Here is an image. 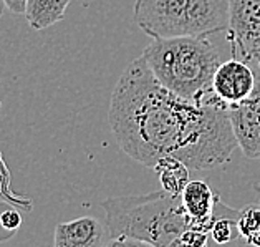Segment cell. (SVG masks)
Wrapping results in <instances>:
<instances>
[{
	"label": "cell",
	"instance_id": "1",
	"mask_svg": "<svg viewBox=\"0 0 260 247\" xmlns=\"http://www.w3.org/2000/svg\"><path fill=\"white\" fill-rule=\"evenodd\" d=\"M108 121L119 148L149 168L176 158L192 171L214 169L229 163L239 146L224 105L194 103L171 93L143 56L119 75Z\"/></svg>",
	"mask_w": 260,
	"mask_h": 247
},
{
	"label": "cell",
	"instance_id": "2",
	"mask_svg": "<svg viewBox=\"0 0 260 247\" xmlns=\"http://www.w3.org/2000/svg\"><path fill=\"white\" fill-rule=\"evenodd\" d=\"M141 56L171 93L194 103H220L212 93L220 56L207 37L153 39Z\"/></svg>",
	"mask_w": 260,
	"mask_h": 247
},
{
	"label": "cell",
	"instance_id": "3",
	"mask_svg": "<svg viewBox=\"0 0 260 247\" xmlns=\"http://www.w3.org/2000/svg\"><path fill=\"white\" fill-rule=\"evenodd\" d=\"M101 206L105 207L110 239L131 237L156 247H169L189 229L181 196L162 189L146 196L110 198Z\"/></svg>",
	"mask_w": 260,
	"mask_h": 247
},
{
	"label": "cell",
	"instance_id": "4",
	"mask_svg": "<svg viewBox=\"0 0 260 247\" xmlns=\"http://www.w3.org/2000/svg\"><path fill=\"white\" fill-rule=\"evenodd\" d=\"M133 18L153 39L211 37L229 27V0H136Z\"/></svg>",
	"mask_w": 260,
	"mask_h": 247
},
{
	"label": "cell",
	"instance_id": "5",
	"mask_svg": "<svg viewBox=\"0 0 260 247\" xmlns=\"http://www.w3.org/2000/svg\"><path fill=\"white\" fill-rule=\"evenodd\" d=\"M227 42L232 58L250 61L260 55V0H229Z\"/></svg>",
	"mask_w": 260,
	"mask_h": 247
},
{
	"label": "cell",
	"instance_id": "6",
	"mask_svg": "<svg viewBox=\"0 0 260 247\" xmlns=\"http://www.w3.org/2000/svg\"><path fill=\"white\" fill-rule=\"evenodd\" d=\"M249 63L255 72V88L245 101L229 108V118L242 153L260 160V55Z\"/></svg>",
	"mask_w": 260,
	"mask_h": 247
},
{
	"label": "cell",
	"instance_id": "7",
	"mask_svg": "<svg viewBox=\"0 0 260 247\" xmlns=\"http://www.w3.org/2000/svg\"><path fill=\"white\" fill-rule=\"evenodd\" d=\"M255 88V72L249 61L231 58L217 67L212 78V93L227 110L250 97Z\"/></svg>",
	"mask_w": 260,
	"mask_h": 247
},
{
	"label": "cell",
	"instance_id": "8",
	"mask_svg": "<svg viewBox=\"0 0 260 247\" xmlns=\"http://www.w3.org/2000/svg\"><path fill=\"white\" fill-rule=\"evenodd\" d=\"M219 196L206 181H189L181 194L184 212L189 219V229L211 232L214 224V209Z\"/></svg>",
	"mask_w": 260,
	"mask_h": 247
},
{
	"label": "cell",
	"instance_id": "9",
	"mask_svg": "<svg viewBox=\"0 0 260 247\" xmlns=\"http://www.w3.org/2000/svg\"><path fill=\"white\" fill-rule=\"evenodd\" d=\"M110 234L94 218H80L55 227V247H106Z\"/></svg>",
	"mask_w": 260,
	"mask_h": 247
},
{
	"label": "cell",
	"instance_id": "10",
	"mask_svg": "<svg viewBox=\"0 0 260 247\" xmlns=\"http://www.w3.org/2000/svg\"><path fill=\"white\" fill-rule=\"evenodd\" d=\"M72 0H27L25 18L34 30H45L65 18Z\"/></svg>",
	"mask_w": 260,
	"mask_h": 247
},
{
	"label": "cell",
	"instance_id": "11",
	"mask_svg": "<svg viewBox=\"0 0 260 247\" xmlns=\"http://www.w3.org/2000/svg\"><path fill=\"white\" fill-rule=\"evenodd\" d=\"M154 171L159 176L162 191L173 196H181L189 182V168L176 158H162L154 164Z\"/></svg>",
	"mask_w": 260,
	"mask_h": 247
},
{
	"label": "cell",
	"instance_id": "12",
	"mask_svg": "<svg viewBox=\"0 0 260 247\" xmlns=\"http://www.w3.org/2000/svg\"><path fill=\"white\" fill-rule=\"evenodd\" d=\"M239 236L253 247H260V204H249L239 209Z\"/></svg>",
	"mask_w": 260,
	"mask_h": 247
},
{
	"label": "cell",
	"instance_id": "13",
	"mask_svg": "<svg viewBox=\"0 0 260 247\" xmlns=\"http://www.w3.org/2000/svg\"><path fill=\"white\" fill-rule=\"evenodd\" d=\"M169 247H207V232L187 229Z\"/></svg>",
	"mask_w": 260,
	"mask_h": 247
},
{
	"label": "cell",
	"instance_id": "14",
	"mask_svg": "<svg viewBox=\"0 0 260 247\" xmlns=\"http://www.w3.org/2000/svg\"><path fill=\"white\" fill-rule=\"evenodd\" d=\"M106 247H156L149 242H144V240L139 239H131V237H116V239H110L108 240Z\"/></svg>",
	"mask_w": 260,
	"mask_h": 247
},
{
	"label": "cell",
	"instance_id": "15",
	"mask_svg": "<svg viewBox=\"0 0 260 247\" xmlns=\"http://www.w3.org/2000/svg\"><path fill=\"white\" fill-rule=\"evenodd\" d=\"M0 221H2V226L7 231H15L18 226H20V214L17 211H5L2 216H0Z\"/></svg>",
	"mask_w": 260,
	"mask_h": 247
},
{
	"label": "cell",
	"instance_id": "16",
	"mask_svg": "<svg viewBox=\"0 0 260 247\" xmlns=\"http://www.w3.org/2000/svg\"><path fill=\"white\" fill-rule=\"evenodd\" d=\"M5 7L14 14H25V7H27V0H4Z\"/></svg>",
	"mask_w": 260,
	"mask_h": 247
},
{
	"label": "cell",
	"instance_id": "17",
	"mask_svg": "<svg viewBox=\"0 0 260 247\" xmlns=\"http://www.w3.org/2000/svg\"><path fill=\"white\" fill-rule=\"evenodd\" d=\"M5 9H7V7H5V2H4V0H0V18L4 17V14H5Z\"/></svg>",
	"mask_w": 260,
	"mask_h": 247
},
{
	"label": "cell",
	"instance_id": "18",
	"mask_svg": "<svg viewBox=\"0 0 260 247\" xmlns=\"http://www.w3.org/2000/svg\"><path fill=\"white\" fill-rule=\"evenodd\" d=\"M258 204H260V202H258Z\"/></svg>",
	"mask_w": 260,
	"mask_h": 247
}]
</instances>
